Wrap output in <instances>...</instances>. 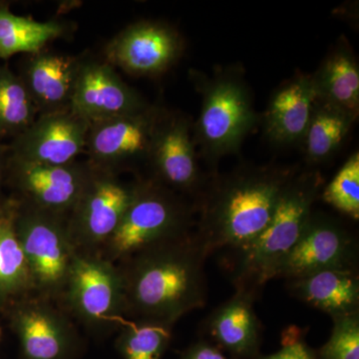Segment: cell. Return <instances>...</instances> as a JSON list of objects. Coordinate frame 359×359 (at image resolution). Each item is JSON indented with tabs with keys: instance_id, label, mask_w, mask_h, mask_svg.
<instances>
[{
	"instance_id": "1",
	"label": "cell",
	"mask_w": 359,
	"mask_h": 359,
	"mask_svg": "<svg viewBox=\"0 0 359 359\" xmlns=\"http://www.w3.org/2000/svg\"><path fill=\"white\" fill-rule=\"evenodd\" d=\"M207 257L194 233L141 250L117 264L124 282L126 320L173 327L186 313L203 308Z\"/></svg>"
},
{
	"instance_id": "2",
	"label": "cell",
	"mask_w": 359,
	"mask_h": 359,
	"mask_svg": "<svg viewBox=\"0 0 359 359\" xmlns=\"http://www.w3.org/2000/svg\"><path fill=\"white\" fill-rule=\"evenodd\" d=\"M297 173L287 168L245 167L214 179L201 197L195 233L208 257L242 249L261 235Z\"/></svg>"
},
{
	"instance_id": "3",
	"label": "cell",
	"mask_w": 359,
	"mask_h": 359,
	"mask_svg": "<svg viewBox=\"0 0 359 359\" xmlns=\"http://www.w3.org/2000/svg\"><path fill=\"white\" fill-rule=\"evenodd\" d=\"M323 180L318 172L297 173L282 194L273 218L261 235L224 257L236 290L257 299L294 249L308 224Z\"/></svg>"
},
{
	"instance_id": "4",
	"label": "cell",
	"mask_w": 359,
	"mask_h": 359,
	"mask_svg": "<svg viewBox=\"0 0 359 359\" xmlns=\"http://www.w3.org/2000/svg\"><path fill=\"white\" fill-rule=\"evenodd\" d=\"M193 208L152 179H140L128 209L99 254L115 264L141 250L193 233Z\"/></svg>"
},
{
	"instance_id": "5",
	"label": "cell",
	"mask_w": 359,
	"mask_h": 359,
	"mask_svg": "<svg viewBox=\"0 0 359 359\" xmlns=\"http://www.w3.org/2000/svg\"><path fill=\"white\" fill-rule=\"evenodd\" d=\"M194 78L202 94V107L193 138L203 157L215 163L237 152L256 126L257 115L244 77L235 68Z\"/></svg>"
},
{
	"instance_id": "6",
	"label": "cell",
	"mask_w": 359,
	"mask_h": 359,
	"mask_svg": "<svg viewBox=\"0 0 359 359\" xmlns=\"http://www.w3.org/2000/svg\"><path fill=\"white\" fill-rule=\"evenodd\" d=\"M58 304L97 337L118 332L127 321L119 266L99 252L77 250Z\"/></svg>"
},
{
	"instance_id": "7",
	"label": "cell",
	"mask_w": 359,
	"mask_h": 359,
	"mask_svg": "<svg viewBox=\"0 0 359 359\" xmlns=\"http://www.w3.org/2000/svg\"><path fill=\"white\" fill-rule=\"evenodd\" d=\"M13 203V228L29 266L35 294L58 304L77 254L68 218Z\"/></svg>"
},
{
	"instance_id": "8",
	"label": "cell",
	"mask_w": 359,
	"mask_h": 359,
	"mask_svg": "<svg viewBox=\"0 0 359 359\" xmlns=\"http://www.w3.org/2000/svg\"><path fill=\"white\" fill-rule=\"evenodd\" d=\"M137 183L93 167L81 197L68 217V228L77 250L99 252L111 237L136 193Z\"/></svg>"
},
{
	"instance_id": "9",
	"label": "cell",
	"mask_w": 359,
	"mask_h": 359,
	"mask_svg": "<svg viewBox=\"0 0 359 359\" xmlns=\"http://www.w3.org/2000/svg\"><path fill=\"white\" fill-rule=\"evenodd\" d=\"M22 359H75L82 340L57 302L32 294L8 309Z\"/></svg>"
},
{
	"instance_id": "10",
	"label": "cell",
	"mask_w": 359,
	"mask_h": 359,
	"mask_svg": "<svg viewBox=\"0 0 359 359\" xmlns=\"http://www.w3.org/2000/svg\"><path fill=\"white\" fill-rule=\"evenodd\" d=\"M162 111L150 105L140 112L90 123L85 149L90 164L118 174L147 163Z\"/></svg>"
},
{
	"instance_id": "11",
	"label": "cell",
	"mask_w": 359,
	"mask_h": 359,
	"mask_svg": "<svg viewBox=\"0 0 359 359\" xmlns=\"http://www.w3.org/2000/svg\"><path fill=\"white\" fill-rule=\"evenodd\" d=\"M93 172L89 162L49 166L9 156L6 179L20 196L18 202L36 209L69 217Z\"/></svg>"
},
{
	"instance_id": "12",
	"label": "cell",
	"mask_w": 359,
	"mask_h": 359,
	"mask_svg": "<svg viewBox=\"0 0 359 359\" xmlns=\"http://www.w3.org/2000/svg\"><path fill=\"white\" fill-rule=\"evenodd\" d=\"M358 245L339 222L311 214L301 238L276 271V278L295 280L323 271H356Z\"/></svg>"
},
{
	"instance_id": "13",
	"label": "cell",
	"mask_w": 359,
	"mask_h": 359,
	"mask_svg": "<svg viewBox=\"0 0 359 359\" xmlns=\"http://www.w3.org/2000/svg\"><path fill=\"white\" fill-rule=\"evenodd\" d=\"M147 163L153 181L177 194H203L205 181L198 164L191 123L162 111Z\"/></svg>"
},
{
	"instance_id": "14",
	"label": "cell",
	"mask_w": 359,
	"mask_h": 359,
	"mask_svg": "<svg viewBox=\"0 0 359 359\" xmlns=\"http://www.w3.org/2000/svg\"><path fill=\"white\" fill-rule=\"evenodd\" d=\"M89 128L90 123L71 110L40 114L13 139L11 157L49 166L72 164L86 149Z\"/></svg>"
},
{
	"instance_id": "15",
	"label": "cell",
	"mask_w": 359,
	"mask_h": 359,
	"mask_svg": "<svg viewBox=\"0 0 359 359\" xmlns=\"http://www.w3.org/2000/svg\"><path fill=\"white\" fill-rule=\"evenodd\" d=\"M183 51L179 33L164 23L142 21L130 25L111 40L107 62L137 76L165 72Z\"/></svg>"
},
{
	"instance_id": "16",
	"label": "cell",
	"mask_w": 359,
	"mask_h": 359,
	"mask_svg": "<svg viewBox=\"0 0 359 359\" xmlns=\"http://www.w3.org/2000/svg\"><path fill=\"white\" fill-rule=\"evenodd\" d=\"M149 104L112 65L80 60L70 110L89 123L147 109Z\"/></svg>"
},
{
	"instance_id": "17",
	"label": "cell",
	"mask_w": 359,
	"mask_h": 359,
	"mask_svg": "<svg viewBox=\"0 0 359 359\" xmlns=\"http://www.w3.org/2000/svg\"><path fill=\"white\" fill-rule=\"evenodd\" d=\"M255 301L252 295L236 290L205 320V332L212 344L233 358H259L262 325L255 311Z\"/></svg>"
},
{
	"instance_id": "18",
	"label": "cell",
	"mask_w": 359,
	"mask_h": 359,
	"mask_svg": "<svg viewBox=\"0 0 359 359\" xmlns=\"http://www.w3.org/2000/svg\"><path fill=\"white\" fill-rule=\"evenodd\" d=\"M80 60L39 51L32 54L21 80L40 114L70 110Z\"/></svg>"
},
{
	"instance_id": "19",
	"label": "cell",
	"mask_w": 359,
	"mask_h": 359,
	"mask_svg": "<svg viewBox=\"0 0 359 359\" xmlns=\"http://www.w3.org/2000/svg\"><path fill=\"white\" fill-rule=\"evenodd\" d=\"M316 98L311 75L299 73L276 90L264 115L269 140L280 145L302 141Z\"/></svg>"
},
{
	"instance_id": "20",
	"label": "cell",
	"mask_w": 359,
	"mask_h": 359,
	"mask_svg": "<svg viewBox=\"0 0 359 359\" xmlns=\"http://www.w3.org/2000/svg\"><path fill=\"white\" fill-rule=\"evenodd\" d=\"M297 299L327 313L332 320L359 313V278L356 271H323L287 280Z\"/></svg>"
},
{
	"instance_id": "21",
	"label": "cell",
	"mask_w": 359,
	"mask_h": 359,
	"mask_svg": "<svg viewBox=\"0 0 359 359\" xmlns=\"http://www.w3.org/2000/svg\"><path fill=\"white\" fill-rule=\"evenodd\" d=\"M311 77L318 99L358 117L359 66L346 41L328 53Z\"/></svg>"
},
{
	"instance_id": "22",
	"label": "cell",
	"mask_w": 359,
	"mask_h": 359,
	"mask_svg": "<svg viewBox=\"0 0 359 359\" xmlns=\"http://www.w3.org/2000/svg\"><path fill=\"white\" fill-rule=\"evenodd\" d=\"M356 118L332 104L316 98L302 143L309 162L320 163L334 154Z\"/></svg>"
},
{
	"instance_id": "23",
	"label": "cell",
	"mask_w": 359,
	"mask_h": 359,
	"mask_svg": "<svg viewBox=\"0 0 359 359\" xmlns=\"http://www.w3.org/2000/svg\"><path fill=\"white\" fill-rule=\"evenodd\" d=\"M13 215V208L0 233V309L6 311L35 294L29 266L14 231Z\"/></svg>"
},
{
	"instance_id": "24",
	"label": "cell",
	"mask_w": 359,
	"mask_h": 359,
	"mask_svg": "<svg viewBox=\"0 0 359 359\" xmlns=\"http://www.w3.org/2000/svg\"><path fill=\"white\" fill-rule=\"evenodd\" d=\"M65 32V26L58 21L40 22L0 8V57L37 53Z\"/></svg>"
},
{
	"instance_id": "25",
	"label": "cell",
	"mask_w": 359,
	"mask_h": 359,
	"mask_svg": "<svg viewBox=\"0 0 359 359\" xmlns=\"http://www.w3.org/2000/svg\"><path fill=\"white\" fill-rule=\"evenodd\" d=\"M39 116V111L20 77L0 68V136L23 133Z\"/></svg>"
},
{
	"instance_id": "26",
	"label": "cell",
	"mask_w": 359,
	"mask_h": 359,
	"mask_svg": "<svg viewBox=\"0 0 359 359\" xmlns=\"http://www.w3.org/2000/svg\"><path fill=\"white\" fill-rule=\"evenodd\" d=\"M171 325L127 320L118 330L116 349L123 359H162L172 340Z\"/></svg>"
},
{
	"instance_id": "27",
	"label": "cell",
	"mask_w": 359,
	"mask_h": 359,
	"mask_svg": "<svg viewBox=\"0 0 359 359\" xmlns=\"http://www.w3.org/2000/svg\"><path fill=\"white\" fill-rule=\"evenodd\" d=\"M323 200L353 219H359V154L354 153L325 188Z\"/></svg>"
},
{
	"instance_id": "28",
	"label": "cell",
	"mask_w": 359,
	"mask_h": 359,
	"mask_svg": "<svg viewBox=\"0 0 359 359\" xmlns=\"http://www.w3.org/2000/svg\"><path fill=\"white\" fill-rule=\"evenodd\" d=\"M316 353L318 359H359V313L334 320L330 339Z\"/></svg>"
},
{
	"instance_id": "29",
	"label": "cell",
	"mask_w": 359,
	"mask_h": 359,
	"mask_svg": "<svg viewBox=\"0 0 359 359\" xmlns=\"http://www.w3.org/2000/svg\"><path fill=\"white\" fill-rule=\"evenodd\" d=\"M261 359H318V353L306 344L301 330L292 327L283 334L280 351Z\"/></svg>"
},
{
	"instance_id": "30",
	"label": "cell",
	"mask_w": 359,
	"mask_h": 359,
	"mask_svg": "<svg viewBox=\"0 0 359 359\" xmlns=\"http://www.w3.org/2000/svg\"><path fill=\"white\" fill-rule=\"evenodd\" d=\"M181 359H230L223 353V351L212 342L201 340L182 353Z\"/></svg>"
},
{
	"instance_id": "31",
	"label": "cell",
	"mask_w": 359,
	"mask_h": 359,
	"mask_svg": "<svg viewBox=\"0 0 359 359\" xmlns=\"http://www.w3.org/2000/svg\"><path fill=\"white\" fill-rule=\"evenodd\" d=\"M13 208V202L8 203V204L6 205L0 204V233L4 231L7 219L11 217Z\"/></svg>"
},
{
	"instance_id": "32",
	"label": "cell",
	"mask_w": 359,
	"mask_h": 359,
	"mask_svg": "<svg viewBox=\"0 0 359 359\" xmlns=\"http://www.w3.org/2000/svg\"><path fill=\"white\" fill-rule=\"evenodd\" d=\"M6 163L7 159L4 158V151L0 147V196H1L4 180L6 178Z\"/></svg>"
},
{
	"instance_id": "33",
	"label": "cell",
	"mask_w": 359,
	"mask_h": 359,
	"mask_svg": "<svg viewBox=\"0 0 359 359\" xmlns=\"http://www.w3.org/2000/svg\"><path fill=\"white\" fill-rule=\"evenodd\" d=\"M1 334H2L1 327H0V339H1Z\"/></svg>"
}]
</instances>
